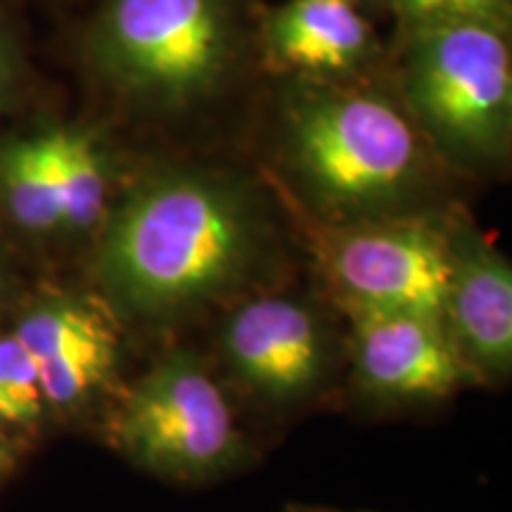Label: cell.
Returning a JSON list of instances; mask_svg holds the SVG:
<instances>
[{
  "label": "cell",
  "instance_id": "6da1fadb",
  "mask_svg": "<svg viewBox=\"0 0 512 512\" xmlns=\"http://www.w3.org/2000/svg\"><path fill=\"white\" fill-rule=\"evenodd\" d=\"M256 230L233 190L204 178L145 185L112 216L100 275L138 316H164L233 285L254 254Z\"/></svg>",
  "mask_w": 512,
  "mask_h": 512
},
{
  "label": "cell",
  "instance_id": "7a4b0ae2",
  "mask_svg": "<svg viewBox=\"0 0 512 512\" xmlns=\"http://www.w3.org/2000/svg\"><path fill=\"white\" fill-rule=\"evenodd\" d=\"M112 437L140 467L202 479L238 458L240 434L226 396L195 356H166L121 401Z\"/></svg>",
  "mask_w": 512,
  "mask_h": 512
},
{
  "label": "cell",
  "instance_id": "3957f363",
  "mask_svg": "<svg viewBox=\"0 0 512 512\" xmlns=\"http://www.w3.org/2000/svg\"><path fill=\"white\" fill-rule=\"evenodd\" d=\"M93 53L102 72L128 88L185 98L226 64V15L219 0H112Z\"/></svg>",
  "mask_w": 512,
  "mask_h": 512
},
{
  "label": "cell",
  "instance_id": "277c9868",
  "mask_svg": "<svg viewBox=\"0 0 512 512\" xmlns=\"http://www.w3.org/2000/svg\"><path fill=\"white\" fill-rule=\"evenodd\" d=\"M297 157L311 183L335 202H373L411 176L418 145L406 119L375 98L309 107L297 124Z\"/></svg>",
  "mask_w": 512,
  "mask_h": 512
},
{
  "label": "cell",
  "instance_id": "5b68a950",
  "mask_svg": "<svg viewBox=\"0 0 512 512\" xmlns=\"http://www.w3.org/2000/svg\"><path fill=\"white\" fill-rule=\"evenodd\" d=\"M413 91L425 117L448 138L484 145L510 110V50L494 22L430 24L413 67Z\"/></svg>",
  "mask_w": 512,
  "mask_h": 512
},
{
  "label": "cell",
  "instance_id": "8992f818",
  "mask_svg": "<svg viewBox=\"0 0 512 512\" xmlns=\"http://www.w3.org/2000/svg\"><path fill=\"white\" fill-rule=\"evenodd\" d=\"M342 304L441 316L451 280V245L425 226L349 230L325 242Z\"/></svg>",
  "mask_w": 512,
  "mask_h": 512
},
{
  "label": "cell",
  "instance_id": "52a82bcc",
  "mask_svg": "<svg viewBox=\"0 0 512 512\" xmlns=\"http://www.w3.org/2000/svg\"><path fill=\"white\" fill-rule=\"evenodd\" d=\"M354 330L356 373L368 392L389 399H444L477 380L441 316L344 304Z\"/></svg>",
  "mask_w": 512,
  "mask_h": 512
},
{
  "label": "cell",
  "instance_id": "ba28073f",
  "mask_svg": "<svg viewBox=\"0 0 512 512\" xmlns=\"http://www.w3.org/2000/svg\"><path fill=\"white\" fill-rule=\"evenodd\" d=\"M12 335L34 358L43 399L57 408L86 401L117 368V328L107 311L88 299H43L19 318Z\"/></svg>",
  "mask_w": 512,
  "mask_h": 512
},
{
  "label": "cell",
  "instance_id": "9c48e42d",
  "mask_svg": "<svg viewBox=\"0 0 512 512\" xmlns=\"http://www.w3.org/2000/svg\"><path fill=\"white\" fill-rule=\"evenodd\" d=\"M223 349L235 373L273 401L304 396L323 373L316 318L292 299H254L235 311L223 332Z\"/></svg>",
  "mask_w": 512,
  "mask_h": 512
},
{
  "label": "cell",
  "instance_id": "30bf717a",
  "mask_svg": "<svg viewBox=\"0 0 512 512\" xmlns=\"http://www.w3.org/2000/svg\"><path fill=\"white\" fill-rule=\"evenodd\" d=\"M448 335L477 380L512 366V273L486 247H451V280L441 313Z\"/></svg>",
  "mask_w": 512,
  "mask_h": 512
},
{
  "label": "cell",
  "instance_id": "8fae6325",
  "mask_svg": "<svg viewBox=\"0 0 512 512\" xmlns=\"http://www.w3.org/2000/svg\"><path fill=\"white\" fill-rule=\"evenodd\" d=\"M275 55L304 69H347L363 55L368 27L354 0H292L273 19Z\"/></svg>",
  "mask_w": 512,
  "mask_h": 512
},
{
  "label": "cell",
  "instance_id": "7c38bea8",
  "mask_svg": "<svg viewBox=\"0 0 512 512\" xmlns=\"http://www.w3.org/2000/svg\"><path fill=\"white\" fill-rule=\"evenodd\" d=\"M0 209L27 233H64L46 128L0 140Z\"/></svg>",
  "mask_w": 512,
  "mask_h": 512
},
{
  "label": "cell",
  "instance_id": "4fadbf2b",
  "mask_svg": "<svg viewBox=\"0 0 512 512\" xmlns=\"http://www.w3.org/2000/svg\"><path fill=\"white\" fill-rule=\"evenodd\" d=\"M50 159L60 192L64 233H83L102 219L107 204V169L100 145L83 128H46Z\"/></svg>",
  "mask_w": 512,
  "mask_h": 512
},
{
  "label": "cell",
  "instance_id": "5bb4252c",
  "mask_svg": "<svg viewBox=\"0 0 512 512\" xmlns=\"http://www.w3.org/2000/svg\"><path fill=\"white\" fill-rule=\"evenodd\" d=\"M43 389L34 358L15 335L0 337V420L29 427L43 413Z\"/></svg>",
  "mask_w": 512,
  "mask_h": 512
},
{
  "label": "cell",
  "instance_id": "9a60e30c",
  "mask_svg": "<svg viewBox=\"0 0 512 512\" xmlns=\"http://www.w3.org/2000/svg\"><path fill=\"white\" fill-rule=\"evenodd\" d=\"M503 0H401L406 15L420 22L437 24L451 19H479L491 22L501 10Z\"/></svg>",
  "mask_w": 512,
  "mask_h": 512
},
{
  "label": "cell",
  "instance_id": "2e32d148",
  "mask_svg": "<svg viewBox=\"0 0 512 512\" xmlns=\"http://www.w3.org/2000/svg\"><path fill=\"white\" fill-rule=\"evenodd\" d=\"M17 83V53L10 36L0 27V107L10 100Z\"/></svg>",
  "mask_w": 512,
  "mask_h": 512
},
{
  "label": "cell",
  "instance_id": "e0dca14e",
  "mask_svg": "<svg viewBox=\"0 0 512 512\" xmlns=\"http://www.w3.org/2000/svg\"><path fill=\"white\" fill-rule=\"evenodd\" d=\"M10 446H8V441H5V437L3 434H0V472L5 470V467L10 465Z\"/></svg>",
  "mask_w": 512,
  "mask_h": 512
},
{
  "label": "cell",
  "instance_id": "ac0fdd59",
  "mask_svg": "<svg viewBox=\"0 0 512 512\" xmlns=\"http://www.w3.org/2000/svg\"><path fill=\"white\" fill-rule=\"evenodd\" d=\"M285 512H342V510L320 508V505H290Z\"/></svg>",
  "mask_w": 512,
  "mask_h": 512
}]
</instances>
